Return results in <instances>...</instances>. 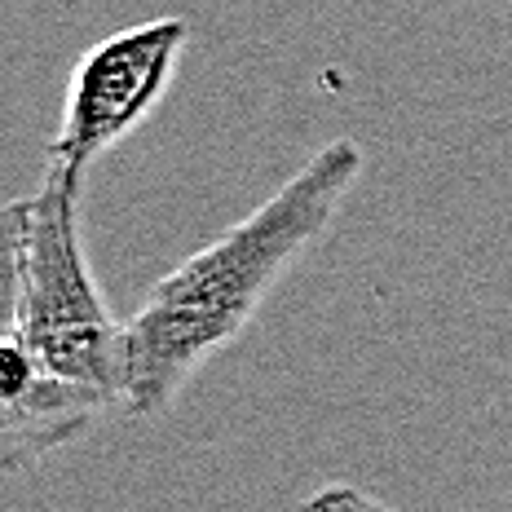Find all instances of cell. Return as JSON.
<instances>
[{
  "instance_id": "5",
  "label": "cell",
  "mask_w": 512,
  "mask_h": 512,
  "mask_svg": "<svg viewBox=\"0 0 512 512\" xmlns=\"http://www.w3.org/2000/svg\"><path fill=\"white\" fill-rule=\"evenodd\" d=\"M23 234L27 199L0 208V340L18 336V296H23Z\"/></svg>"
},
{
  "instance_id": "6",
  "label": "cell",
  "mask_w": 512,
  "mask_h": 512,
  "mask_svg": "<svg viewBox=\"0 0 512 512\" xmlns=\"http://www.w3.org/2000/svg\"><path fill=\"white\" fill-rule=\"evenodd\" d=\"M301 512H402V508H393L389 499L371 495V490H362L354 482H327L314 495H305Z\"/></svg>"
},
{
  "instance_id": "1",
  "label": "cell",
  "mask_w": 512,
  "mask_h": 512,
  "mask_svg": "<svg viewBox=\"0 0 512 512\" xmlns=\"http://www.w3.org/2000/svg\"><path fill=\"white\" fill-rule=\"evenodd\" d=\"M362 168L354 137L318 146L265 204L159 274L124 323V415H164L208 358L248 332L287 270L332 230Z\"/></svg>"
},
{
  "instance_id": "2",
  "label": "cell",
  "mask_w": 512,
  "mask_h": 512,
  "mask_svg": "<svg viewBox=\"0 0 512 512\" xmlns=\"http://www.w3.org/2000/svg\"><path fill=\"white\" fill-rule=\"evenodd\" d=\"M80 181L76 168L49 164L27 199L23 234V296L18 340L53 376L76 380L124 402V323L111 314L80 243Z\"/></svg>"
},
{
  "instance_id": "3",
  "label": "cell",
  "mask_w": 512,
  "mask_h": 512,
  "mask_svg": "<svg viewBox=\"0 0 512 512\" xmlns=\"http://www.w3.org/2000/svg\"><path fill=\"white\" fill-rule=\"evenodd\" d=\"M190 45V23L181 14H159L137 27L111 31L80 53L67 80L62 124L49 137V164L89 173V164L120 146L164 102L177 62Z\"/></svg>"
},
{
  "instance_id": "4",
  "label": "cell",
  "mask_w": 512,
  "mask_h": 512,
  "mask_svg": "<svg viewBox=\"0 0 512 512\" xmlns=\"http://www.w3.org/2000/svg\"><path fill=\"white\" fill-rule=\"evenodd\" d=\"M111 407L98 389L62 380L18 336L0 340V477L31 473L76 446Z\"/></svg>"
}]
</instances>
